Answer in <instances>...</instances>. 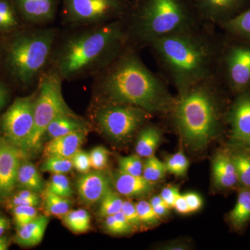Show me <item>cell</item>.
<instances>
[{
  "label": "cell",
  "mask_w": 250,
  "mask_h": 250,
  "mask_svg": "<svg viewBox=\"0 0 250 250\" xmlns=\"http://www.w3.org/2000/svg\"><path fill=\"white\" fill-rule=\"evenodd\" d=\"M121 211L132 228H139L142 225L135 204L130 201H124Z\"/></svg>",
  "instance_id": "cell-41"
},
{
  "label": "cell",
  "mask_w": 250,
  "mask_h": 250,
  "mask_svg": "<svg viewBox=\"0 0 250 250\" xmlns=\"http://www.w3.org/2000/svg\"><path fill=\"white\" fill-rule=\"evenodd\" d=\"M165 165L167 172L177 177H184L188 168L189 161L183 152H178L167 158Z\"/></svg>",
  "instance_id": "cell-34"
},
{
  "label": "cell",
  "mask_w": 250,
  "mask_h": 250,
  "mask_svg": "<svg viewBox=\"0 0 250 250\" xmlns=\"http://www.w3.org/2000/svg\"><path fill=\"white\" fill-rule=\"evenodd\" d=\"M231 156L236 166L238 182L244 187L250 188V154L239 152Z\"/></svg>",
  "instance_id": "cell-31"
},
{
  "label": "cell",
  "mask_w": 250,
  "mask_h": 250,
  "mask_svg": "<svg viewBox=\"0 0 250 250\" xmlns=\"http://www.w3.org/2000/svg\"><path fill=\"white\" fill-rule=\"evenodd\" d=\"M231 126V138L239 143L250 139V93L239 94L228 114Z\"/></svg>",
  "instance_id": "cell-16"
},
{
  "label": "cell",
  "mask_w": 250,
  "mask_h": 250,
  "mask_svg": "<svg viewBox=\"0 0 250 250\" xmlns=\"http://www.w3.org/2000/svg\"><path fill=\"white\" fill-rule=\"evenodd\" d=\"M128 45L123 20L70 27L63 34L59 32L48 67L63 81L93 77Z\"/></svg>",
  "instance_id": "cell-2"
},
{
  "label": "cell",
  "mask_w": 250,
  "mask_h": 250,
  "mask_svg": "<svg viewBox=\"0 0 250 250\" xmlns=\"http://www.w3.org/2000/svg\"><path fill=\"white\" fill-rule=\"evenodd\" d=\"M202 22L219 27L250 6V0H190Z\"/></svg>",
  "instance_id": "cell-12"
},
{
  "label": "cell",
  "mask_w": 250,
  "mask_h": 250,
  "mask_svg": "<svg viewBox=\"0 0 250 250\" xmlns=\"http://www.w3.org/2000/svg\"><path fill=\"white\" fill-rule=\"evenodd\" d=\"M72 159L62 156H47L41 166L42 172L54 174H67L73 168Z\"/></svg>",
  "instance_id": "cell-30"
},
{
  "label": "cell",
  "mask_w": 250,
  "mask_h": 250,
  "mask_svg": "<svg viewBox=\"0 0 250 250\" xmlns=\"http://www.w3.org/2000/svg\"><path fill=\"white\" fill-rule=\"evenodd\" d=\"M104 227L108 232L116 235L129 233L133 228L128 223L122 211L118 212L116 214L106 217Z\"/></svg>",
  "instance_id": "cell-32"
},
{
  "label": "cell",
  "mask_w": 250,
  "mask_h": 250,
  "mask_svg": "<svg viewBox=\"0 0 250 250\" xmlns=\"http://www.w3.org/2000/svg\"><path fill=\"white\" fill-rule=\"evenodd\" d=\"M131 2V0H62V20L69 27L123 20Z\"/></svg>",
  "instance_id": "cell-9"
},
{
  "label": "cell",
  "mask_w": 250,
  "mask_h": 250,
  "mask_svg": "<svg viewBox=\"0 0 250 250\" xmlns=\"http://www.w3.org/2000/svg\"><path fill=\"white\" fill-rule=\"evenodd\" d=\"M62 81L58 73L49 67L39 79L34 104V129L28 145V154L40 150L47 126L54 119L61 114L73 113L64 100Z\"/></svg>",
  "instance_id": "cell-7"
},
{
  "label": "cell",
  "mask_w": 250,
  "mask_h": 250,
  "mask_svg": "<svg viewBox=\"0 0 250 250\" xmlns=\"http://www.w3.org/2000/svg\"><path fill=\"white\" fill-rule=\"evenodd\" d=\"M0 15L7 21L13 30L18 27V18L14 7L8 0H0Z\"/></svg>",
  "instance_id": "cell-42"
},
{
  "label": "cell",
  "mask_w": 250,
  "mask_h": 250,
  "mask_svg": "<svg viewBox=\"0 0 250 250\" xmlns=\"http://www.w3.org/2000/svg\"><path fill=\"white\" fill-rule=\"evenodd\" d=\"M62 220L65 226L72 232H86L91 227L90 215L84 209L70 210L66 215H64Z\"/></svg>",
  "instance_id": "cell-27"
},
{
  "label": "cell",
  "mask_w": 250,
  "mask_h": 250,
  "mask_svg": "<svg viewBox=\"0 0 250 250\" xmlns=\"http://www.w3.org/2000/svg\"><path fill=\"white\" fill-rule=\"evenodd\" d=\"M58 29L41 26L15 34L6 48V68L18 83L29 85L48 68Z\"/></svg>",
  "instance_id": "cell-6"
},
{
  "label": "cell",
  "mask_w": 250,
  "mask_h": 250,
  "mask_svg": "<svg viewBox=\"0 0 250 250\" xmlns=\"http://www.w3.org/2000/svg\"><path fill=\"white\" fill-rule=\"evenodd\" d=\"M18 11L27 22L38 27L47 25L55 19L58 0H15Z\"/></svg>",
  "instance_id": "cell-15"
},
{
  "label": "cell",
  "mask_w": 250,
  "mask_h": 250,
  "mask_svg": "<svg viewBox=\"0 0 250 250\" xmlns=\"http://www.w3.org/2000/svg\"><path fill=\"white\" fill-rule=\"evenodd\" d=\"M9 248V241L6 237H0V250H7Z\"/></svg>",
  "instance_id": "cell-50"
},
{
  "label": "cell",
  "mask_w": 250,
  "mask_h": 250,
  "mask_svg": "<svg viewBox=\"0 0 250 250\" xmlns=\"http://www.w3.org/2000/svg\"><path fill=\"white\" fill-rule=\"evenodd\" d=\"M80 131H86V124L73 112L57 116L47 126L45 135L52 139Z\"/></svg>",
  "instance_id": "cell-21"
},
{
  "label": "cell",
  "mask_w": 250,
  "mask_h": 250,
  "mask_svg": "<svg viewBox=\"0 0 250 250\" xmlns=\"http://www.w3.org/2000/svg\"><path fill=\"white\" fill-rule=\"evenodd\" d=\"M40 203L41 197L39 193L22 189V190L8 199L7 206L9 208L12 209L14 207H20V206L36 207L40 205Z\"/></svg>",
  "instance_id": "cell-33"
},
{
  "label": "cell",
  "mask_w": 250,
  "mask_h": 250,
  "mask_svg": "<svg viewBox=\"0 0 250 250\" xmlns=\"http://www.w3.org/2000/svg\"><path fill=\"white\" fill-rule=\"evenodd\" d=\"M119 170L132 175L143 176V164L141 157L135 154L120 158Z\"/></svg>",
  "instance_id": "cell-37"
},
{
  "label": "cell",
  "mask_w": 250,
  "mask_h": 250,
  "mask_svg": "<svg viewBox=\"0 0 250 250\" xmlns=\"http://www.w3.org/2000/svg\"><path fill=\"white\" fill-rule=\"evenodd\" d=\"M9 92L6 85L4 83L0 84V110L4 107L9 100Z\"/></svg>",
  "instance_id": "cell-46"
},
{
  "label": "cell",
  "mask_w": 250,
  "mask_h": 250,
  "mask_svg": "<svg viewBox=\"0 0 250 250\" xmlns=\"http://www.w3.org/2000/svg\"><path fill=\"white\" fill-rule=\"evenodd\" d=\"M213 176L217 187L228 188L238 182L236 166L231 156L224 152L218 153L213 161Z\"/></svg>",
  "instance_id": "cell-19"
},
{
  "label": "cell",
  "mask_w": 250,
  "mask_h": 250,
  "mask_svg": "<svg viewBox=\"0 0 250 250\" xmlns=\"http://www.w3.org/2000/svg\"><path fill=\"white\" fill-rule=\"evenodd\" d=\"M73 167L82 173L89 172L91 167L89 154L82 151H77L71 158Z\"/></svg>",
  "instance_id": "cell-40"
},
{
  "label": "cell",
  "mask_w": 250,
  "mask_h": 250,
  "mask_svg": "<svg viewBox=\"0 0 250 250\" xmlns=\"http://www.w3.org/2000/svg\"><path fill=\"white\" fill-rule=\"evenodd\" d=\"M12 30V28H11V26L9 25L7 21H6V20H5L4 18L0 15V31L7 32V31H11Z\"/></svg>",
  "instance_id": "cell-49"
},
{
  "label": "cell",
  "mask_w": 250,
  "mask_h": 250,
  "mask_svg": "<svg viewBox=\"0 0 250 250\" xmlns=\"http://www.w3.org/2000/svg\"><path fill=\"white\" fill-rule=\"evenodd\" d=\"M167 170L165 163L159 160L154 155L147 158L143 164V176L149 182L155 184L164 179Z\"/></svg>",
  "instance_id": "cell-28"
},
{
  "label": "cell",
  "mask_w": 250,
  "mask_h": 250,
  "mask_svg": "<svg viewBox=\"0 0 250 250\" xmlns=\"http://www.w3.org/2000/svg\"><path fill=\"white\" fill-rule=\"evenodd\" d=\"M1 83H2V82H1V81H0V84H1Z\"/></svg>",
  "instance_id": "cell-52"
},
{
  "label": "cell",
  "mask_w": 250,
  "mask_h": 250,
  "mask_svg": "<svg viewBox=\"0 0 250 250\" xmlns=\"http://www.w3.org/2000/svg\"><path fill=\"white\" fill-rule=\"evenodd\" d=\"M47 188L51 192L62 197L69 198L72 196V190L70 182L63 174H54L51 177Z\"/></svg>",
  "instance_id": "cell-35"
},
{
  "label": "cell",
  "mask_w": 250,
  "mask_h": 250,
  "mask_svg": "<svg viewBox=\"0 0 250 250\" xmlns=\"http://www.w3.org/2000/svg\"><path fill=\"white\" fill-rule=\"evenodd\" d=\"M42 192L46 213L62 218L70 211L71 202L68 198L59 196L51 192L47 188Z\"/></svg>",
  "instance_id": "cell-26"
},
{
  "label": "cell",
  "mask_w": 250,
  "mask_h": 250,
  "mask_svg": "<svg viewBox=\"0 0 250 250\" xmlns=\"http://www.w3.org/2000/svg\"><path fill=\"white\" fill-rule=\"evenodd\" d=\"M27 154L0 137V201L8 200L17 186L18 170Z\"/></svg>",
  "instance_id": "cell-13"
},
{
  "label": "cell",
  "mask_w": 250,
  "mask_h": 250,
  "mask_svg": "<svg viewBox=\"0 0 250 250\" xmlns=\"http://www.w3.org/2000/svg\"><path fill=\"white\" fill-rule=\"evenodd\" d=\"M139 51L128 45L93 76L99 103L132 105L151 114L169 113L174 98L161 75L143 63Z\"/></svg>",
  "instance_id": "cell-3"
},
{
  "label": "cell",
  "mask_w": 250,
  "mask_h": 250,
  "mask_svg": "<svg viewBox=\"0 0 250 250\" xmlns=\"http://www.w3.org/2000/svg\"><path fill=\"white\" fill-rule=\"evenodd\" d=\"M124 201L117 192L110 189L100 201L99 214L103 218L116 214L121 211Z\"/></svg>",
  "instance_id": "cell-29"
},
{
  "label": "cell",
  "mask_w": 250,
  "mask_h": 250,
  "mask_svg": "<svg viewBox=\"0 0 250 250\" xmlns=\"http://www.w3.org/2000/svg\"><path fill=\"white\" fill-rule=\"evenodd\" d=\"M138 214L141 223L145 225H156L159 223V218L149 202L146 200H141L135 204Z\"/></svg>",
  "instance_id": "cell-38"
},
{
  "label": "cell",
  "mask_w": 250,
  "mask_h": 250,
  "mask_svg": "<svg viewBox=\"0 0 250 250\" xmlns=\"http://www.w3.org/2000/svg\"><path fill=\"white\" fill-rule=\"evenodd\" d=\"M93 114L99 129L117 142L131 139L151 116L143 108L116 103H100Z\"/></svg>",
  "instance_id": "cell-8"
},
{
  "label": "cell",
  "mask_w": 250,
  "mask_h": 250,
  "mask_svg": "<svg viewBox=\"0 0 250 250\" xmlns=\"http://www.w3.org/2000/svg\"><path fill=\"white\" fill-rule=\"evenodd\" d=\"M153 209L156 213V215L161 218V217L165 216L168 213V210L170 209L166 205L165 203L159 204V205L152 207Z\"/></svg>",
  "instance_id": "cell-47"
},
{
  "label": "cell",
  "mask_w": 250,
  "mask_h": 250,
  "mask_svg": "<svg viewBox=\"0 0 250 250\" xmlns=\"http://www.w3.org/2000/svg\"><path fill=\"white\" fill-rule=\"evenodd\" d=\"M36 94L37 91L29 96L16 99L0 119L5 139L27 155L34 129Z\"/></svg>",
  "instance_id": "cell-10"
},
{
  "label": "cell",
  "mask_w": 250,
  "mask_h": 250,
  "mask_svg": "<svg viewBox=\"0 0 250 250\" xmlns=\"http://www.w3.org/2000/svg\"><path fill=\"white\" fill-rule=\"evenodd\" d=\"M173 208L182 214H187V213H190V210H189L187 202L186 201L184 195H180L177 197V200L174 202Z\"/></svg>",
  "instance_id": "cell-45"
},
{
  "label": "cell",
  "mask_w": 250,
  "mask_h": 250,
  "mask_svg": "<svg viewBox=\"0 0 250 250\" xmlns=\"http://www.w3.org/2000/svg\"><path fill=\"white\" fill-rule=\"evenodd\" d=\"M48 224L49 218L46 215H38L30 223L18 229L15 242L25 248L38 246L43 239Z\"/></svg>",
  "instance_id": "cell-20"
},
{
  "label": "cell",
  "mask_w": 250,
  "mask_h": 250,
  "mask_svg": "<svg viewBox=\"0 0 250 250\" xmlns=\"http://www.w3.org/2000/svg\"><path fill=\"white\" fill-rule=\"evenodd\" d=\"M247 143H249L250 144V139H249V141H248V142H247Z\"/></svg>",
  "instance_id": "cell-51"
},
{
  "label": "cell",
  "mask_w": 250,
  "mask_h": 250,
  "mask_svg": "<svg viewBox=\"0 0 250 250\" xmlns=\"http://www.w3.org/2000/svg\"><path fill=\"white\" fill-rule=\"evenodd\" d=\"M79 197L83 205L91 206L101 201L111 188L109 178L102 170L83 173L77 181Z\"/></svg>",
  "instance_id": "cell-14"
},
{
  "label": "cell",
  "mask_w": 250,
  "mask_h": 250,
  "mask_svg": "<svg viewBox=\"0 0 250 250\" xmlns=\"http://www.w3.org/2000/svg\"><path fill=\"white\" fill-rule=\"evenodd\" d=\"M91 167L95 170H103L107 166L109 152L103 146H98L89 153Z\"/></svg>",
  "instance_id": "cell-39"
},
{
  "label": "cell",
  "mask_w": 250,
  "mask_h": 250,
  "mask_svg": "<svg viewBox=\"0 0 250 250\" xmlns=\"http://www.w3.org/2000/svg\"><path fill=\"white\" fill-rule=\"evenodd\" d=\"M229 37L250 42V6L219 27Z\"/></svg>",
  "instance_id": "cell-22"
},
{
  "label": "cell",
  "mask_w": 250,
  "mask_h": 250,
  "mask_svg": "<svg viewBox=\"0 0 250 250\" xmlns=\"http://www.w3.org/2000/svg\"><path fill=\"white\" fill-rule=\"evenodd\" d=\"M114 186L118 193L127 197H142L150 193L154 183L143 176H136L118 170L114 174Z\"/></svg>",
  "instance_id": "cell-17"
},
{
  "label": "cell",
  "mask_w": 250,
  "mask_h": 250,
  "mask_svg": "<svg viewBox=\"0 0 250 250\" xmlns=\"http://www.w3.org/2000/svg\"><path fill=\"white\" fill-rule=\"evenodd\" d=\"M12 210L14 223L17 229L30 223L39 215L36 207L20 206L14 207Z\"/></svg>",
  "instance_id": "cell-36"
},
{
  "label": "cell",
  "mask_w": 250,
  "mask_h": 250,
  "mask_svg": "<svg viewBox=\"0 0 250 250\" xmlns=\"http://www.w3.org/2000/svg\"><path fill=\"white\" fill-rule=\"evenodd\" d=\"M17 186L36 193L44 191V183L36 166L29 161L21 163L18 170Z\"/></svg>",
  "instance_id": "cell-23"
},
{
  "label": "cell",
  "mask_w": 250,
  "mask_h": 250,
  "mask_svg": "<svg viewBox=\"0 0 250 250\" xmlns=\"http://www.w3.org/2000/svg\"><path fill=\"white\" fill-rule=\"evenodd\" d=\"M217 77L234 93L250 88V44L228 43L225 39Z\"/></svg>",
  "instance_id": "cell-11"
},
{
  "label": "cell",
  "mask_w": 250,
  "mask_h": 250,
  "mask_svg": "<svg viewBox=\"0 0 250 250\" xmlns=\"http://www.w3.org/2000/svg\"><path fill=\"white\" fill-rule=\"evenodd\" d=\"M184 195L186 201L187 202L190 213L197 211L201 208L203 202H202L201 197L198 194L195 193V192H188Z\"/></svg>",
  "instance_id": "cell-44"
},
{
  "label": "cell",
  "mask_w": 250,
  "mask_h": 250,
  "mask_svg": "<svg viewBox=\"0 0 250 250\" xmlns=\"http://www.w3.org/2000/svg\"><path fill=\"white\" fill-rule=\"evenodd\" d=\"M179 189L175 187H167L163 189L160 194L161 198L169 208H173L174 202L180 195Z\"/></svg>",
  "instance_id": "cell-43"
},
{
  "label": "cell",
  "mask_w": 250,
  "mask_h": 250,
  "mask_svg": "<svg viewBox=\"0 0 250 250\" xmlns=\"http://www.w3.org/2000/svg\"><path fill=\"white\" fill-rule=\"evenodd\" d=\"M250 219V190H243L240 192L236 205L230 212L229 220L235 228L244 226Z\"/></svg>",
  "instance_id": "cell-25"
},
{
  "label": "cell",
  "mask_w": 250,
  "mask_h": 250,
  "mask_svg": "<svg viewBox=\"0 0 250 250\" xmlns=\"http://www.w3.org/2000/svg\"><path fill=\"white\" fill-rule=\"evenodd\" d=\"M223 85L216 75L179 92L174 98L169 113L186 145L194 150L205 147L220 131Z\"/></svg>",
  "instance_id": "cell-4"
},
{
  "label": "cell",
  "mask_w": 250,
  "mask_h": 250,
  "mask_svg": "<svg viewBox=\"0 0 250 250\" xmlns=\"http://www.w3.org/2000/svg\"><path fill=\"white\" fill-rule=\"evenodd\" d=\"M161 141V131L155 126H145L141 130L136 144V153L140 157L154 155Z\"/></svg>",
  "instance_id": "cell-24"
},
{
  "label": "cell",
  "mask_w": 250,
  "mask_h": 250,
  "mask_svg": "<svg viewBox=\"0 0 250 250\" xmlns=\"http://www.w3.org/2000/svg\"><path fill=\"white\" fill-rule=\"evenodd\" d=\"M86 131H76L50 139L45 146L44 153L46 156H62L70 158L80 150L83 143Z\"/></svg>",
  "instance_id": "cell-18"
},
{
  "label": "cell",
  "mask_w": 250,
  "mask_h": 250,
  "mask_svg": "<svg viewBox=\"0 0 250 250\" xmlns=\"http://www.w3.org/2000/svg\"><path fill=\"white\" fill-rule=\"evenodd\" d=\"M224 41L216 27L203 23L158 39L148 47L161 77L173 85L179 93L216 76Z\"/></svg>",
  "instance_id": "cell-1"
},
{
  "label": "cell",
  "mask_w": 250,
  "mask_h": 250,
  "mask_svg": "<svg viewBox=\"0 0 250 250\" xmlns=\"http://www.w3.org/2000/svg\"><path fill=\"white\" fill-rule=\"evenodd\" d=\"M9 221L7 218L0 216V237L4 236L9 228Z\"/></svg>",
  "instance_id": "cell-48"
},
{
  "label": "cell",
  "mask_w": 250,
  "mask_h": 250,
  "mask_svg": "<svg viewBox=\"0 0 250 250\" xmlns=\"http://www.w3.org/2000/svg\"><path fill=\"white\" fill-rule=\"evenodd\" d=\"M123 21L129 45L139 50L204 23L190 0H133Z\"/></svg>",
  "instance_id": "cell-5"
}]
</instances>
